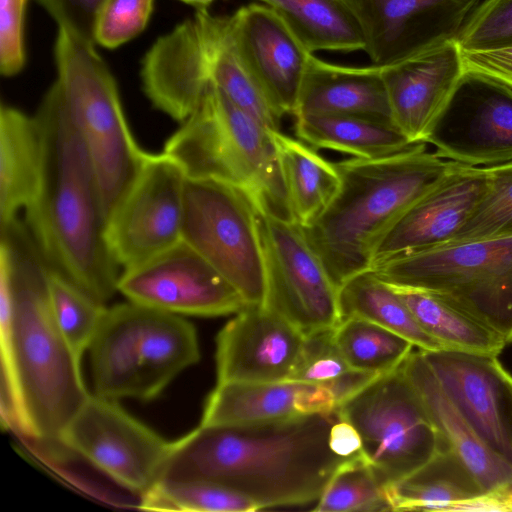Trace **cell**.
<instances>
[{
    "label": "cell",
    "mask_w": 512,
    "mask_h": 512,
    "mask_svg": "<svg viewBox=\"0 0 512 512\" xmlns=\"http://www.w3.org/2000/svg\"><path fill=\"white\" fill-rule=\"evenodd\" d=\"M154 0H106L95 27V44L115 49L147 26Z\"/></svg>",
    "instance_id": "60d3db41"
},
{
    "label": "cell",
    "mask_w": 512,
    "mask_h": 512,
    "mask_svg": "<svg viewBox=\"0 0 512 512\" xmlns=\"http://www.w3.org/2000/svg\"><path fill=\"white\" fill-rule=\"evenodd\" d=\"M402 369L424 402L448 447L485 491H512V466L488 447L445 394L422 352H413Z\"/></svg>",
    "instance_id": "7402d4cb"
},
{
    "label": "cell",
    "mask_w": 512,
    "mask_h": 512,
    "mask_svg": "<svg viewBox=\"0 0 512 512\" xmlns=\"http://www.w3.org/2000/svg\"><path fill=\"white\" fill-rule=\"evenodd\" d=\"M426 147L420 142L385 157L335 163L340 174L337 193L301 227L337 288L371 269L385 235L448 172L452 161Z\"/></svg>",
    "instance_id": "277c9868"
},
{
    "label": "cell",
    "mask_w": 512,
    "mask_h": 512,
    "mask_svg": "<svg viewBox=\"0 0 512 512\" xmlns=\"http://www.w3.org/2000/svg\"><path fill=\"white\" fill-rule=\"evenodd\" d=\"M421 352L460 414L512 466V375L497 356L453 349Z\"/></svg>",
    "instance_id": "2e32d148"
},
{
    "label": "cell",
    "mask_w": 512,
    "mask_h": 512,
    "mask_svg": "<svg viewBox=\"0 0 512 512\" xmlns=\"http://www.w3.org/2000/svg\"><path fill=\"white\" fill-rule=\"evenodd\" d=\"M48 288L56 322L81 359L89 350L107 307L52 268H49Z\"/></svg>",
    "instance_id": "8d00e7d4"
},
{
    "label": "cell",
    "mask_w": 512,
    "mask_h": 512,
    "mask_svg": "<svg viewBox=\"0 0 512 512\" xmlns=\"http://www.w3.org/2000/svg\"><path fill=\"white\" fill-rule=\"evenodd\" d=\"M424 142L441 158L466 165L512 161V88L464 73Z\"/></svg>",
    "instance_id": "5bb4252c"
},
{
    "label": "cell",
    "mask_w": 512,
    "mask_h": 512,
    "mask_svg": "<svg viewBox=\"0 0 512 512\" xmlns=\"http://www.w3.org/2000/svg\"><path fill=\"white\" fill-rule=\"evenodd\" d=\"M163 152L189 179H212L245 191L258 211L292 220L270 131L210 84Z\"/></svg>",
    "instance_id": "5b68a950"
},
{
    "label": "cell",
    "mask_w": 512,
    "mask_h": 512,
    "mask_svg": "<svg viewBox=\"0 0 512 512\" xmlns=\"http://www.w3.org/2000/svg\"><path fill=\"white\" fill-rule=\"evenodd\" d=\"M338 301L341 318L358 317L373 322L407 339L421 351L445 349L418 324L397 291L371 269L344 282L338 288Z\"/></svg>",
    "instance_id": "d6a6232c"
},
{
    "label": "cell",
    "mask_w": 512,
    "mask_h": 512,
    "mask_svg": "<svg viewBox=\"0 0 512 512\" xmlns=\"http://www.w3.org/2000/svg\"><path fill=\"white\" fill-rule=\"evenodd\" d=\"M140 75L144 93L156 109L180 123L192 114L210 85L195 15L153 43L143 57Z\"/></svg>",
    "instance_id": "44dd1931"
},
{
    "label": "cell",
    "mask_w": 512,
    "mask_h": 512,
    "mask_svg": "<svg viewBox=\"0 0 512 512\" xmlns=\"http://www.w3.org/2000/svg\"><path fill=\"white\" fill-rule=\"evenodd\" d=\"M339 419L335 410L242 426L199 425L171 442L160 480L217 482L260 509L318 501L351 458L329 447L330 428Z\"/></svg>",
    "instance_id": "7a4b0ae2"
},
{
    "label": "cell",
    "mask_w": 512,
    "mask_h": 512,
    "mask_svg": "<svg viewBox=\"0 0 512 512\" xmlns=\"http://www.w3.org/2000/svg\"><path fill=\"white\" fill-rule=\"evenodd\" d=\"M328 443L330 449L342 457H352L361 452L362 440L357 429L340 418L330 428Z\"/></svg>",
    "instance_id": "bcb514c9"
},
{
    "label": "cell",
    "mask_w": 512,
    "mask_h": 512,
    "mask_svg": "<svg viewBox=\"0 0 512 512\" xmlns=\"http://www.w3.org/2000/svg\"><path fill=\"white\" fill-rule=\"evenodd\" d=\"M393 288L423 330L445 349L498 356L505 348L507 343L499 334L443 300L422 291Z\"/></svg>",
    "instance_id": "836d02e7"
},
{
    "label": "cell",
    "mask_w": 512,
    "mask_h": 512,
    "mask_svg": "<svg viewBox=\"0 0 512 512\" xmlns=\"http://www.w3.org/2000/svg\"><path fill=\"white\" fill-rule=\"evenodd\" d=\"M292 220L309 224L330 203L340 186L335 163L300 139L270 131Z\"/></svg>",
    "instance_id": "83f0119b"
},
{
    "label": "cell",
    "mask_w": 512,
    "mask_h": 512,
    "mask_svg": "<svg viewBox=\"0 0 512 512\" xmlns=\"http://www.w3.org/2000/svg\"><path fill=\"white\" fill-rule=\"evenodd\" d=\"M182 2L188 3L190 5L195 6L197 9L199 8H207L215 0H180Z\"/></svg>",
    "instance_id": "7dc6e473"
},
{
    "label": "cell",
    "mask_w": 512,
    "mask_h": 512,
    "mask_svg": "<svg viewBox=\"0 0 512 512\" xmlns=\"http://www.w3.org/2000/svg\"><path fill=\"white\" fill-rule=\"evenodd\" d=\"M187 177L175 159L146 153L134 180L106 221V239L122 270L182 240Z\"/></svg>",
    "instance_id": "7c38bea8"
},
{
    "label": "cell",
    "mask_w": 512,
    "mask_h": 512,
    "mask_svg": "<svg viewBox=\"0 0 512 512\" xmlns=\"http://www.w3.org/2000/svg\"><path fill=\"white\" fill-rule=\"evenodd\" d=\"M12 288V312L0 325L1 423L27 438L60 445L89 397L79 359L54 317L49 265L19 219L0 230Z\"/></svg>",
    "instance_id": "6da1fadb"
},
{
    "label": "cell",
    "mask_w": 512,
    "mask_h": 512,
    "mask_svg": "<svg viewBox=\"0 0 512 512\" xmlns=\"http://www.w3.org/2000/svg\"><path fill=\"white\" fill-rule=\"evenodd\" d=\"M298 382H223L209 394L200 425L242 426L300 415Z\"/></svg>",
    "instance_id": "1f68e13d"
},
{
    "label": "cell",
    "mask_w": 512,
    "mask_h": 512,
    "mask_svg": "<svg viewBox=\"0 0 512 512\" xmlns=\"http://www.w3.org/2000/svg\"><path fill=\"white\" fill-rule=\"evenodd\" d=\"M63 447L142 496L161 478L171 442L121 407L90 394L65 428Z\"/></svg>",
    "instance_id": "8fae6325"
},
{
    "label": "cell",
    "mask_w": 512,
    "mask_h": 512,
    "mask_svg": "<svg viewBox=\"0 0 512 512\" xmlns=\"http://www.w3.org/2000/svg\"><path fill=\"white\" fill-rule=\"evenodd\" d=\"M140 306V400L150 401L177 375L199 361L200 350L191 322L181 315Z\"/></svg>",
    "instance_id": "4316f807"
},
{
    "label": "cell",
    "mask_w": 512,
    "mask_h": 512,
    "mask_svg": "<svg viewBox=\"0 0 512 512\" xmlns=\"http://www.w3.org/2000/svg\"><path fill=\"white\" fill-rule=\"evenodd\" d=\"M484 492L449 447L387 487L392 511H449L453 504Z\"/></svg>",
    "instance_id": "f546056e"
},
{
    "label": "cell",
    "mask_w": 512,
    "mask_h": 512,
    "mask_svg": "<svg viewBox=\"0 0 512 512\" xmlns=\"http://www.w3.org/2000/svg\"><path fill=\"white\" fill-rule=\"evenodd\" d=\"M305 338L264 305H247L217 335V383L287 381Z\"/></svg>",
    "instance_id": "e0dca14e"
},
{
    "label": "cell",
    "mask_w": 512,
    "mask_h": 512,
    "mask_svg": "<svg viewBox=\"0 0 512 512\" xmlns=\"http://www.w3.org/2000/svg\"><path fill=\"white\" fill-rule=\"evenodd\" d=\"M380 68L394 124L412 143L424 142L465 73L456 40Z\"/></svg>",
    "instance_id": "ffe728a7"
},
{
    "label": "cell",
    "mask_w": 512,
    "mask_h": 512,
    "mask_svg": "<svg viewBox=\"0 0 512 512\" xmlns=\"http://www.w3.org/2000/svg\"><path fill=\"white\" fill-rule=\"evenodd\" d=\"M352 369L333 340V329L306 335L300 359L287 381L321 384Z\"/></svg>",
    "instance_id": "b9f144b4"
},
{
    "label": "cell",
    "mask_w": 512,
    "mask_h": 512,
    "mask_svg": "<svg viewBox=\"0 0 512 512\" xmlns=\"http://www.w3.org/2000/svg\"><path fill=\"white\" fill-rule=\"evenodd\" d=\"M34 116L42 136V173L25 224L50 268L106 303L118 292L121 268L107 243L90 156L52 85Z\"/></svg>",
    "instance_id": "3957f363"
},
{
    "label": "cell",
    "mask_w": 512,
    "mask_h": 512,
    "mask_svg": "<svg viewBox=\"0 0 512 512\" xmlns=\"http://www.w3.org/2000/svg\"><path fill=\"white\" fill-rule=\"evenodd\" d=\"M118 292L128 301L181 316H224L248 305L235 287L183 239L147 261L122 270Z\"/></svg>",
    "instance_id": "4fadbf2b"
},
{
    "label": "cell",
    "mask_w": 512,
    "mask_h": 512,
    "mask_svg": "<svg viewBox=\"0 0 512 512\" xmlns=\"http://www.w3.org/2000/svg\"><path fill=\"white\" fill-rule=\"evenodd\" d=\"M27 0H0V72L11 77L26 62L24 19Z\"/></svg>",
    "instance_id": "7bdbcfd3"
},
{
    "label": "cell",
    "mask_w": 512,
    "mask_h": 512,
    "mask_svg": "<svg viewBox=\"0 0 512 512\" xmlns=\"http://www.w3.org/2000/svg\"><path fill=\"white\" fill-rule=\"evenodd\" d=\"M54 19L58 29L95 44V27L106 0H36Z\"/></svg>",
    "instance_id": "ee69618b"
},
{
    "label": "cell",
    "mask_w": 512,
    "mask_h": 512,
    "mask_svg": "<svg viewBox=\"0 0 512 512\" xmlns=\"http://www.w3.org/2000/svg\"><path fill=\"white\" fill-rule=\"evenodd\" d=\"M371 64L386 67L456 40L481 0H347Z\"/></svg>",
    "instance_id": "9a60e30c"
},
{
    "label": "cell",
    "mask_w": 512,
    "mask_h": 512,
    "mask_svg": "<svg viewBox=\"0 0 512 512\" xmlns=\"http://www.w3.org/2000/svg\"><path fill=\"white\" fill-rule=\"evenodd\" d=\"M456 42L461 50L512 46V0H483L465 21Z\"/></svg>",
    "instance_id": "ab89813d"
},
{
    "label": "cell",
    "mask_w": 512,
    "mask_h": 512,
    "mask_svg": "<svg viewBox=\"0 0 512 512\" xmlns=\"http://www.w3.org/2000/svg\"><path fill=\"white\" fill-rule=\"evenodd\" d=\"M274 10L315 54L364 51L359 21L347 0H256Z\"/></svg>",
    "instance_id": "4dcf8cb0"
},
{
    "label": "cell",
    "mask_w": 512,
    "mask_h": 512,
    "mask_svg": "<svg viewBox=\"0 0 512 512\" xmlns=\"http://www.w3.org/2000/svg\"><path fill=\"white\" fill-rule=\"evenodd\" d=\"M182 239L225 277L248 305L265 304L258 209L245 191L217 180L187 178Z\"/></svg>",
    "instance_id": "9c48e42d"
},
{
    "label": "cell",
    "mask_w": 512,
    "mask_h": 512,
    "mask_svg": "<svg viewBox=\"0 0 512 512\" xmlns=\"http://www.w3.org/2000/svg\"><path fill=\"white\" fill-rule=\"evenodd\" d=\"M228 17L236 47L267 97L282 116H294L313 53L263 3L241 6Z\"/></svg>",
    "instance_id": "ac0fdd59"
},
{
    "label": "cell",
    "mask_w": 512,
    "mask_h": 512,
    "mask_svg": "<svg viewBox=\"0 0 512 512\" xmlns=\"http://www.w3.org/2000/svg\"><path fill=\"white\" fill-rule=\"evenodd\" d=\"M194 15L203 34L210 84L267 130H280L283 116L238 51L229 17L212 14L207 8L197 9Z\"/></svg>",
    "instance_id": "d4e9b609"
},
{
    "label": "cell",
    "mask_w": 512,
    "mask_h": 512,
    "mask_svg": "<svg viewBox=\"0 0 512 512\" xmlns=\"http://www.w3.org/2000/svg\"><path fill=\"white\" fill-rule=\"evenodd\" d=\"M141 306L128 301L107 307L89 347L94 393L109 399L140 400L135 345Z\"/></svg>",
    "instance_id": "484cf974"
},
{
    "label": "cell",
    "mask_w": 512,
    "mask_h": 512,
    "mask_svg": "<svg viewBox=\"0 0 512 512\" xmlns=\"http://www.w3.org/2000/svg\"><path fill=\"white\" fill-rule=\"evenodd\" d=\"M336 410L359 432L362 456L386 487L448 447L402 365L378 376Z\"/></svg>",
    "instance_id": "ba28073f"
},
{
    "label": "cell",
    "mask_w": 512,
    "mask_h": 512,
    "mask_svg": "<svg viewBox=\"0 0 512 512\" xmlns=\"http://www.w3.org/2000/svg\"><path fill=\"white\" fill-rule=\"evenodd\" d=\"M486 186L485 167L452 161L441 181L385 235L375 251L373 265L450 242L476 208Z\"/></svg>",
    "instance_id": "d6986e66"
},
{
    "label": "cell",
    "mask_w": 512,
    "mask_h": 512,
    "mask_svg": "<svg viewBox=\"0 0 512 512\" xmlns=\"http://www.w3.org/2000/svg\"><path fill=\"white\" fill-rule=\"evenodd\" d=\"M43 147L35 116L0 107V230L18 219L35 199L41 180Z\"/></svg>",
    "instance_id": "cb8c5ba5"
},
{
    "label": "cell",
    "mask_w": 512,
    "mask_h": 512,
    "mask_svg": "<svg viewBox=\"0 0 512 512\" xmlns=\"http://www.w3.org/2000/svg\"><path fill=\"white\" fill-rule=\"evenodd\" d=\"M54 56L52 86L86 146L107 221L147 152L132 134L115 78L95 45L58 29Z\"/></svg>",
    "instance_id": "8992f818"
},
{
    "label": "cell",
    "mask_w": 512,
    "mask_h": 512,
    "mask_svg": "<svg viewBox=\"0 0 512 512\" xmlns=\"http://www.w3.org/2000/svg\"><path fill=\"white\" fill-rule=\"evenodd\" d=\"M139 508L153 511L248 512L259 510L248 496L201 479L160 480L140 496Z\"/></svg>",
    "instance_id": "d590c367"
},
{
    "label": "cell",
    "mask_w": 512,
    "mask_h": 512,
    "mask_svg": "<svg viewBox=\"0 0 512 512\" xmlns=\"http://www.w3.org/2000/svg\"><path fill=\"white\" fill-rule=\"evenodd\" d=\"M266 273L264 306L305 335L341 321L338 288L308 243L301 225L258 211Z\"/></svg>",
    "instance_id": "30bf717a"
},
{
    "label": "cell",
    "mask_w": 512,
    "mask_h": 512,
    "mask_svg": "<svg viewBox=\"0 0 512 512\" xmlns=\"http://www.w3.org/2000/svg\"><path fill=\"white\" fill-rule=\"evenodd\" d=\"M371 270L397 288L429 293L512 342V234L448 242Z\"/></svg>",
    "instance_id": "52a82bcc"
},
{
    "label": "cell",
    "mask_w": 512,
    "mask_h": 512,
    "mask_svg": "<svg viewBox=\"0 0 512 512\" xmlns=\"http://www.w3.org/2000/svg\"><path fill=\"white\" fill-rule=\"evenodd\" d=\"M298 139L315 149H327L374 159L405 150L412 143L390 121L355 115H302L295 117Z\"/></svg>",
    "instance_id": "f1b7e54d"
},
{
    "label": "cell",
    "mask_w": 512,
    "mask_h": 512,
    "mask_svg": "<svg viewBox=\"0 0 512 512\" xmlns=\"http://www.w3.org/2000/svg\"><path fill=\"white\" fill-rule=\"evenodd\" d=\"M317 512L392 511L387 487L358 453L333 475L317 505Z\"/></svg>",
    "instance_id": "74e56055"
},
{
    "label": "cell",
    "mask_w": 512,
    "mask_h": 512,
    "mask_svg": "<svg viewBox=\"0 0 512 512\" xmlns=\"http://www.w3.org/2000/svg\"><path fill=\"white\" fill-rule=\"evenodd\" d=\"M302 115H355L393 122L381 68L338 65L312 54L294 116Z\"/></svg>",
    "instance_id": "603a6c76"
},
{
    "label": "cell",
    "mask_w": 512,
    "mask_h": 512,
    "mask_svg": "<svg viewBox=\"0 0 512 512\" xmlns=\"http://www.w3.org/2000/svg\"><path fill=\"white\" fill-rule=\"evenodd\" d=\"M333 340L352 369L376 374L400 367L414 348L402 336L358 317L342 318Z\"/></svg>",
    "instance_id": "e575fe53"
},
{
    "label": "cell",
    "mask_w": 512,
    "mask_h": 512,
    "mask_svg": "<svg viewBox=\"0 0 512 512\" xmlns=\"http://www.w3.org/2000/svg\"><path fill=\"white\" fill-rule=\"evenodd\" d=\"M461 55L465 73L480 75L512 88V46L479 51L461 50Z\"/></svg>",
    "instance_id": "f6af8a7d"
},
{
    "label": "cell",
    "mask_w": 512,
    "mask_h": 512,
    "mask_svg": "<svg viewBox=\"0 0 512 512\" xmlns=\"http://www.w3.org/2000/svg\"><path fill=\"white\" fill-rule=\"evenodd\" d=\"M486 190L450 242L512 234V161L487 166Z\"/></svg>",
    "instance_id": "f35d334b"
}]
</instances>
